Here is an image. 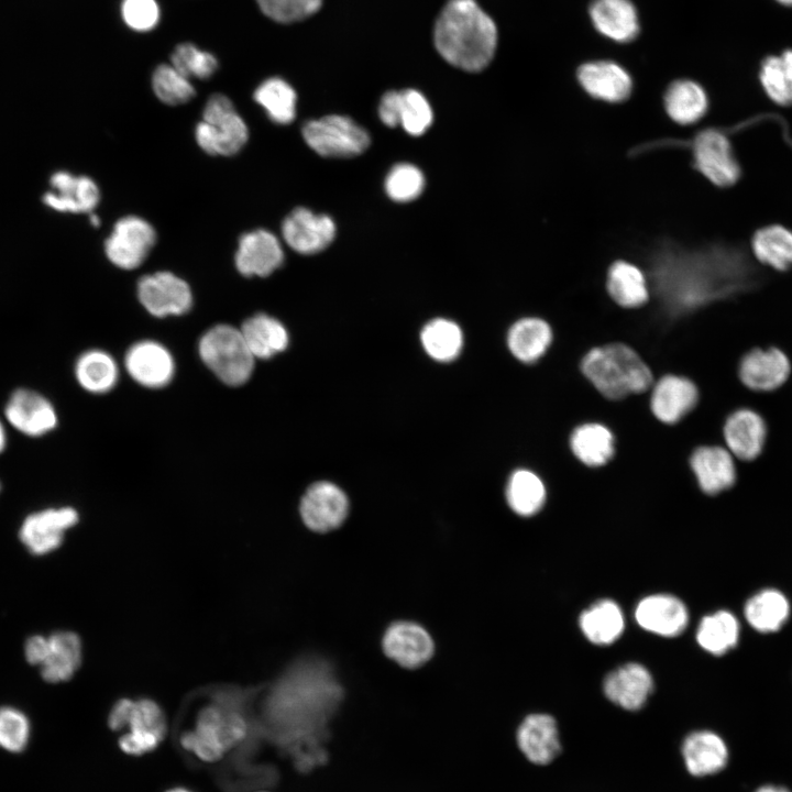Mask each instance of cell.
<instances>
[{
    "label": "cell",
    "mask_w": 792,
    "mask_h": 792,
    "mask_svg": "<svg viewBox=\"0 0 792 792\" xmlns=\"http://www.w3.org/2000/svg\"><path fill=\"white\" fill-rule=\"evenodd\" d=\"M749 257L737 248L714 246L659 262L653 277L659 316L681 318L756 285Z\"/></svg>",
    "instance_id": "6da1fadb"
},
{
    "label": "cell",
    "mask_w": 792,
    "mask_h": 792,
    "mask_svg": "<svg viewBox=\"0 0 792 792\" xmlns=\"http://www.w3.org/2000/svg\"><path fill=\"white\" fill-rule=\"evenodd\" d=\"M301 668H292L266 693L264 717L278 745L292 755L298 770L307 772L326 763L327 723L338 694L308 684Z\"/></svg>",
    "instance_id": "7a4b0ae2"
},
{
    "label": "cell",
    "mask_w": 792,
    "mask_h": 792,
    "mask_svg": "<svg viewBox=\"0 0 792 792\" xmlns=\"http://www.w3.org/2000/svg\"><path fill=\"white\" fill-rule=\"evenodd\" d=\"M433 40L448 63L463 70L480 72L495 54L497 29L475 0H449L435 24Z\"/></svg>",
    "instance_id": "3957f363"
},
{
    "label": "cell",
    "mask_w": 792,
    "mask_h": 792,
    "mask_svg": "<svg viewBox=\"0 0 792 792\" xmlns=\"http://www.w3.org/2000/svg\"><path fill=\"white\" fill-rule=\"evenodd\" d=\"M255 691L213 690L210 700L197 712L193 728L182 733V747L202 761L220 760L248 736L250 723L245 707Z\"/></svg>",
    "instance_id": "277c9868"
},
{
    "label": "cell",
    "mask_w": 792,
    "mask_h": 792,
    "mask_svg": "<svg viewBox=\"0 0 792 792\" xmlns=\"http://www.w3.org/2000/svg\"><path fill=\"white\" fill-rule=\"evenodd\" d=\"M580 369L591 385L608 400H622L646 394L653 385V374L630 345L609 342L588 350Z\"/></svg>",
    "instance_id": "5b68a950"
},
{
    "label": "cell",
    "mask_w": 792,
    "mask_h": 792,
    "mask_svg": "<svg viewBox=\"0 0 792 792\" xmlns=\"http://www.w3.org/2000/svg\"><path fill=\"white\" fill-rule=\"evenodd\" d=\"M108 725L114 732L124 730L119 747L127 755L141 756L157 748L167 732V722L160 705L150 698H121L114 703Z\"/></svg>",
    "instance_id": "8992f818"
},
{
    "label": "cell",
    "mask_w": 792,
    "mask_h": 792,
    "mask_svg": "<svg viewBox=\"0 0 792 792\" xmlns=\"http://www.w3.org/2000/svg\"><path fill=\"white\" fill-rule=\"evenodd\" d=\"M198 352L204 363L230 386L244 384L252 375L255 358L240 331L229 324H217L199 340Z\"/></svg>",
    "instance_id": "52a82bcc"
},
{
    "label": "cell",
    "mask_w": 792,
    "mask_h": 792,
    "mask_svg": "<svg viewBox=\"0 0 792 792\" xmlns=\"http://www.w3.org/2000/svg\"><path fill=\"white\" fill-rule=\"evenodd\" d=\"M195 136L206 153L230 156L244 146L249 131L231 100L224 95L215 94L205 106L202 120L195 129Z\"/></svg>",
    "instance_id": "ba28073f"
},
{
    "label": "cell",
    "mask_w": 792,
    "mask_h": 792,
    "mask_svg": "<svg viewBox=\"0 0 792 792\" xmlns=\"http://www.w3.org/2000/svg\"><path fill=\"white\" fill-rule=\"evenodd\" d=\"M306 144L324 157H353L370 145V135L351 118L324 116L307 121L301 129Z\"/></svg>",
    "instance_id": "9c48e42d"
},
{
    "label": "cell",
    "mask_w": 792,
    "mask_h": 792,
    "mask_svg": "<svg viewBox=\"0 0 792 792\" xmlns=\"http://www.w3.org/2000/svg\"><path fill=\"white\" fill-rule=\"evenodd\" d=\"M25 658L40 667L42 678L50 683L73 678L81 661V642L75 632L56 631L50 636L35 635L25 642Z\"/></svg>",
    "instance_id": "30bf717a"
},
{
    "label": "cell",
    "mask_w": 792,
    "mask_h": 792,
    "mask_svg": "<svg viewBox=\"0 0 792 792\" xmlns=\"http://www.w3.org/2000/svg\"><path fill=\"white\" fill-rule=\"evenodd\" d=\"M791 374V359L777 345L754 346L743 353L737 364L738 381L755 394L779 391L788 383Z\"/></svg>",
    "instance_id": "8fae6325"
},
{
    "label": "cell",
    "mask_w": 792,
    "mask_h": 792,
    "mask_svg": "<svg viewBox=\"0 0 792 792\" xmlns=\"http://www.w3.org/2000/svg\"><path fill=\"white\" fill-rule=\"evenodd\" d=\"M769 425L757 409L740 406L732 410L722 427L723 444L741 463L757 460L765 451Z\"/></svg>",
    "instance_id": "7c38bea8"
},
{
    "label": "cell",
    "mask_w": 792,
    "mask_h": 792,
    "mask_svg": "<svg viewBox=\"0 0 792 792\" xmlns=\"http://www.w3.org/2000/svg\"><path fill=\"white\" fill-rule=\"evenodd\" d=\"M693 158L696 169L713 185L729 187L741 175V168L729 139L716 129H707L697 134L693 144Z\"/></svg>",
    "instance_id": "4fadbf2b"
},
{
    "label": "cell",
    "mask_w": 792,
    "mask_h": 792,
    "mask_svg": "<svg viewBox=\"0 0 792 792\" xmlns=\"http://www.w3.org/2000/svg\"><path fill=\"white\" fill-rule=\"evenodd\" d=\"M155 241V230L146 220L127 216L116 222L105 242V251L116 266L133 270L143 263Z\"/></svg>",
    "instance_id": "5bb4252c"
},
{
    "label": "cell",
    "mask_w": 792,
    "mask_h": 792,
    "mask_svg": "<svg viewBox=\"0 0 792 792\" xmlns=\"http://www.w3.org/2000/svg\"><path fill=\"white\" fill-rule=\"evenodd\" d=\"M689 466L697 488L707 496L729 491L738 480L737 460L723 444H703L694 448Z\"/></svg>",
    "instance_id": "9a60e30c"
},
{
    "label": "cell",
    "mask_w": 792,
    "mask_h": 792,
    "mask_svg": "<svg viewBox=\"0 0 792 792\" xmlns=\"http://www.w3.org/2000/svg\"><path fill=\"white\" fill-rule=\"evenodd\" d=\"M698 400L697 385L683 375H661L649 391L650 410L664 425H675L683 420L695 409Z\"/></svg>",
    "instance_id": "2e32d148"
},
{
    "label": "cell",
    "mask_w": 792,
    "mask_h": 792,
    "mask_svg": "<svg viewBox=\"0 0 792 792\" xmlns=\"http://www.w3.org/2000/svg\"><path fill=\"white\" fill-rule=\"evenodd\" d=\"M138 297L155 317L186 314L193 306L189 285L170 272L144 275L138 283Z\"/></svg>",
    "instance_id": "e0dca14e"
},
{
    "label": "cell",
    "mask_w": 792,
    "mask_h": 792,
    "mask_svg": "<svg viewBox=\"0 0 792 792\" xmlns=\"http://www.w3.org/2000/svg\"><path fill=\"white\" fill-rule=\"evenodd\" d=\"M78 519L79 515L73 507L46 508L25 517L19 537L31 553L46 554L62 544L65 532L74 527Z\"/></svg>",
    "instance_id": "ac0fdd59"
},
{
    "label": "cell",
    "mask_w": 792,
    "mask_h": 792,
    "mask_svg": "<svg viewBox=\"0 0 792 792\" xmlns=\"http://www.w3.org/2000/svg\"><path fill=\"white\" fill-rule=\"evenodd\" d=\"M299 510L304 524L310 530L328 532L341 526L346 518L349 499L339 486L321 481L308 487Z\"/></svg>",
    "instance_id": "d6986e66"
},
{
    "label": "cell",
    "mask_w": 792,
    "mask_h": 792,
    "mask_svg": "<svg viewBox=\"0 0 792 792\" xmlns=\"http://www.w3.org/2000/svg\"><path fill=\"white\" fill-rule=\"evenodd\" d=\"M4 417L12 428L32 438L48 433L58 422L53 404L42 394L28 388H18L10 395Z\"/></svg>",
    "instance_id": "ffe728a7"
},
{
    "label": "cell",
    "mask_w": 792,
    "mask_h": 792,
    "mask_svg": "<svg viewBox=\"0 0 792 792\" xmlns=\"http://www.w3.org/2000/svg\"><path fill=\"white\" fill-rule=\"evenodd\" d=\"M284 241L295 252L311 255L323 251L336 237V224L327 215L298 207L282 223Z\"/></svg>",
    "instance_id": "44dd1931"
},
{
    "label": "cell",
    "mask_w": 792,
    "mask_h": 792,
    "mask_svg": "<svg viewBox=\"0 0 792 792\" xmlns=\"http://www.w3.org/2000/svg\"><path fill=\"white\" fill-rule=\"evenodd\" d=\"M124 364L130 376L148 388L166 386L175 374V362L170 352L152 340L131 345L127 351Z\"/></svg>",
    "instance_id": "7402d4cb"
},
{
    "label": "cell",
    "mask_w": 792,
    "mask_h": 792,
    "mask_svg": "<svg viewBox=\"0 0 792 792\" xmlns=\"http://www.w3.org/2000/svg\"><path fill=\"white\" fill-rule=\"evenodd\" d=\"M382 646L385 654L407 669L426 663L433 653V641L429 632L411 622H396L384 634Z\"/></svg>",
    "instance_id": "603a6c76"
},
{
    "label": "cell",
    "mask_w": 792,
    "mask_h": 792,
    "mask_svg": "<svg viewBox=\"0 0 792 792\" xmlns=\"http://www.w3.org/2000/svg\"><path fill=\"white\" fill-rule=\"evenodd\" d=\"M283 261L280 242L272 232L257 229L240 237L235 266L243 276L266 277L278 268Z\"/></svg>",
    "instance_id": "cb8c5ba5"
},
{
    "label": "cell",
    "mask_w": 792,
    "mask_h": 792,
    "mask_svg": "<svg viewBox=\"0 0 792 792\" xmlns=\"http://www.w3.org/2000/svg\"><path fill=\"white\" fill-rule=\"evenodd\" d=\"M516 741L526 759L538 766L552 762L562 750L557 722L543 713L529 714L522 719Z\"/></svg>",
    "instance_id": "d4e9b609"
},
{
    "label": "cell",
    "mask_w": 792,
    "mask_h": 792,
    "mask_svg": "<svg viewBox=\"0 0 792 792\" xmlns=\"http://www.w3.org/2000/svg\"><path fill=\"white\" fill-rule=\"evenodd\" d=\"M553 330L541 317L524 316L507 329L505 343L509 354L518 362L530 365L540 361L550 349Z\"/></svg>",
    "instance_id": "484cf974"
},
{
    "label": "cell",
    "mask_w": 792,
    "mask_h": 792,
    "mask_svg": "<svg viewBox=\"0 0 792 792\" xmlns=\"http://www.w3.org/2000/svg\"><path fill=\"white\" fill-rule=\"evenodd\" d=\"M635 618L647 631L673 637L688 626V608L678 597L669 594H654L644 597L636 606Z\"/></svg>",
    "instance_id": "4316f807"
},
{
    "label": "cell",
    "mask_w": 792,
    "mask_h": 792,
    "mask_svg": "<svg viewBox=\"0 0 792 792\" xmlns=\"http://www.w3.org/2000/svg\"><path fill=\"white\" fill-rule=\"evenodd\" d=\"M578 79L590 96L606 102L624 101L632 90V79L628 72L612 61H594L581 65Z\"/></svg>",
    "instance_id": "83f0119b"
},
{
    "label": "cell",
    "mask_w": 792,
    "mask_h": 792,
    "mask_svg": "<svg viewBox=\"0 0 792 792\" xmlns=\"http://www.w3.org/2000/svg\"><path fill=\"white\" fill-rule=\"evenodd\" d=\"M653 689L650 672L639 663L624 664L610 672L604 681L606 697L627 711H638Z\"/></svg>",
    "instance_id": "f1b7e54d"
},
{
    "label": "cell",
    "mask_w": 792,
    "mask_h": 792,
    "mask_svg": "<svg viewBox=\"0 0 792 792\" xmlns=\"http://www.w3.org/2000/svg\"><path fill=\"white\" fill-rule=\"evenodd\" d=\"M588 13L594 28L614 42H631L639 33L638 12L630 0H593Z\"/></svg>",
    "instance_id": "f546056e"
},
{
    "label": "cell",
    "mask_w": 792,
    "mask_h": 792,
    "mask_svg": "<svg viewBox=\"0 0 792 792\" xmlns=\"http://www.w3.org/2000/svg\"><path fill=\"white\" fill-rule=\"evenodd\" d=\"M53 190L44 196V202L62 212H91L99 202L97 184L87 176H74L58 172L51 178Z\"/></svg>",
    "instance_id": "4dcf8cb0"
},
{
    "label": "cell",
    "mask_w": 792,
    "mask_h": 792,
    "mask_svg": "<svg viewBox=\"0 0 792 792\" xmlns=\"http://www.w3.org/2000/svg\"><path fill=\"white\" fill-rule=\"evenodd\" d=\"M681 755L685 768L694 777L719 772L728 761V749L721 736L711 730L689 734L682 745Z\"/></svg>",
    "instance_id": "1f68e13d"
},
{
    "label": "cell",
    "mask_w": 792,
    "mask_h": 792,
    "mask_svg": "<svg viewBox=\"0 0 792 792\" xmlns=\"http://www.w3.org/2000/svg\"><path fill=\"white\" fill-rule=\"evenodd\" d=\"M605 290L609 299L623 309H639L651 300L645 273L627 261H616L609 266Z\"/></svg>",
    "instance_id": "d6a6232c"
},
{
    "label": "cell",
    "mask_w": 792,
    "mask_h": 792,
    "mask_svg": "<svg viewBox=\"0 0 792 792\" xmlns=\"http://www.w3.org/2000/svg\"><path fill=\"white\" fill-rule=\"evenodd\" d=\"M573 457L587 468H602L616 453V438L613 431L597 421L582 422L573 428L569 437Z\"/></svg>",
    "instance_id": "836d02e7"
},
{
    "label": "cell",
    "mask_w": 792,
    "mask_h": 792,
    "mask_svg": "<svg viewBox=\"0 0 792 792\" xmlns=\"http://www.w3.org/2000/svg\"><path fill=\"white\" fill-rule=\"evenodd\" d=\"M505 498L508 507L520 517H531L546 505L548 491L543 480L532 470L517 468L508 475Z\"/></svg>",
    "instance_id": "e575fe53"
},
{
    "label": "cell",
    "mask_w": 792,
    "mask_h": 792,
    "mask_svg": "<svg viewBox=\"0 0 792 792\" xmlns=\"http://www.w3.org/2000/svg\"><path fill=\"white\" fill-rule=\"evenodd\" d=\"M240 331L255 359H270L288 345V332L283 323L265 314L248 318Z\"/></svg>",
    "instance_id": "d590c367"
},
{
    "label": "cell",
    "mask_w": 792,
    "mask_h": 792,
    "mask_svg": "<svg viewBox=\"0 0 792 792\" xmlns=\"http://www.w3.org/2000/svg\"><path fill=\"white\" fill-rule=\"evenodd\" d=\"M744 615L755 630L762 634L774 632L789 618L790 603L782 592L765 588L748 598Z\"/></svg>",
    "instance_id": "8d00e7d4"
},
{
    "label": "cell",
    "mask_w": 792,
    "mask_h": 792,
    "mask_svg": "<svg viewBox=\"0 0 792 792\" xmlns=\"http://www.w3.org/2000/svg\"><path fill=\"white\" fill-rule=\"evenodd\" d=\"M708 99L704 88L696 81H673L664 95V108L669 117L680 124H692L706 113Z\"/></svg>",
    "instance_id": "74e56055"
},
{
    "label": "cell",
    "mask_w": 792,
    "mask_h": 792,
    "mask_svg": "<svg viewBox=\"0 0 792 792\" xmlns=\"http://www.w3.org/2000/svg\"><path fill=\"white\" fill-rule=\"evenodd\" d=\"M580 628L591 642L609 645L624 631L623 612L614 601L602 600L582 613Z\"/></svg>",
    "instance_id": "f35d334b"
},
{
    "label": "cell",
    "mask_w": 792,
    "mask_h": 792,
    "mask_svg": "<svg viewBox=\"0 0 792 792\" xmlns=\"http://www.w3.org/2000/svg\"><path fill=\"white\" fill-rule=\"evenodd\" d=\"M755 257L771 267L784 272L792 267V231L780 224L757 230L751 239Z\"/></svg>",
    "instance_id": "ab89813d"
},
{
    "label": "cell",
    "mask_w": 792,
    "mask_h": 792,
    "mask_svg": "<svg viewBox=\"0 0 792 792\" xmlns=\"http://www.w3.org/2000/svg\"><path fill=\"white\" fill-rule=\"evenodd\" d=\"M78 384L91 394H105L112 389L119 377L114 359L101 350H88L75 363Z\"/></svg>",
    "instance_id": "60d3db41"
},
{
    "label": "cell",
    "mask_w": 792,
    "mask_h": 792,
    "mask_svg": "<svg viewBox=\"0 0 792 792\" xmlns=\"http://www.w3.org/2000/svg\"><path fill=\"white\" fill-rule=\"evenodd\" d=\"M737 618L728 610H718L702 618L696 630L697 644L707 652L721 656L733 649L739 639Z\"/></svg>",
    "instance_id": "b9f144b4"
},
{
    "label": "cell",
    "mask_w": 792,
    "mask_h": 792,
    "mask_svg": "<svg viewBox=\"0 0 792 792\" xmlns=\"http://www.w3.org/2000/svg\"><path fill=\"white\" fill-rule=\"evenodd\" d=\"M759 80L774 103L792 106V50L766 57L760 66Z\"/></svg>",
    "instance_id": "7bdbcfd3"
},
{
    "label": "cell",
    "mask_w": 792,
    "mask_h": 792,
    "mask_svg": "<svg viewBox=\"0 0 792 792\" xmlns=\"http://www.w3.org/2000/svg\"><path fill=\"white\" fill-rule=\"evenodd\" d=\"M254 100L277 124H288L296 117V91L283 78L272 77L264 80L254 91Z\"/></svg>",
    "instance_id": "ee69618b"
},
{
    "label": "cell",
    "mask_w": 792,
    "mask_h": 792,
    "mask_svg": "<svg viewBox=\"0 0 792 792\" xmlns=\"http://www.w3.org/2000/svg\"><path fill=\"white\" fill-rule=\"evenodd\" d=\"M462 342V332L459 326L448 319H435L427 323L421 331L424 349L437 361L454 360L461 351Z\"/></svg>",
    "instance_id": "f6af8a7d"
},
{
    "label": "cell",
    "mask_w": 792,
    "mask_h": 792,
    "mask_svg": "<svg viewBox=\"0 0 792 792\" xmlns=\"http://www.w3.org/2000/svg\"><path fill=\"white\" fill-rule=\"evenodd\" d=\"M32 726L28 715L14 706H0V749L12 755L24 752Z\"/></svg>",
    "instance_id": "bcb514c9"
},
{
    "label": "cell",
    "mask_w": 792,
    "mask_h": 792,
    "mask_svg": "<svg viewBox=\"0 0 792 792\" xmlns=\"http://www.w3.org/2000/svg\"><path fill=\"white\" fill-rule=\"evenodd\" d=\"M152 86L156 97L169 106H178L195 96L189 78L179 73L172 64H162L153 73Z\"/></svg>",
    "instance_id": "7dc6e473"
},
{
    "label": "cell",
    "mask_w": 792,
    "mask_h": 792,
    "mask_svg": "<svg viewBox=\"0 0 792 792\" xmlns=\"http://www.w3.org/2000/svg\"><path fill=\"white\" fill-rule=\"evenodd\" d=\"M399 125L410 135L424 134L432 124L433 113L426 97L415 89L399 91Z\"/></svg>",
    "instance_id": "c3c4849f"
},
{
    "label": "cell",
    "mask_w": 792,
    "mask_h": 792,
    "mask_svg": "<svg viewBox=\"0 0 792 792\" xmlns=\"http://www.w3.org/2000/svg\"><path fill=\"white\" fill-rule=\"evenodd\" d=\"M425 188V176L415 165L400 163L395 165L386 176L385 190L387 196L397 202H409L421 195Z\"/></svg>",
    "instance_id": "681fc988"
},
{
    "label": "cell",
    "mask_w": 792,
    "mask_h": 792,
    "mask_svg": "<svg viewBox=\"0 0 792 792\" xmlns=\"http://www.w3.org/2000/svg\"><path fill=\"white\" fill-rule=\"evenodd\" d=\"M172 65L187 78L208 79L218 68L217 58L191 43L176 46L170 57Z\"/></svg>",
    "instance_id": "f907efd6"
},
{
    "label": "cell",
    "mask_w": 792,
    "mask_h": 792,
    "mask_svg": "<svg viewBox=\"0 0 792 792\" xmlns=\"http://www.w3.org/2000/svg\"><path fill=\"white\" fill-rule=\"evenodd\" d=\"M261 11L280 23H292L317 12L322 0H256Z\"/></svg>",
    "instance_id": "816d5d0a"
},
{
    "label": "cell",
    "mask_w": 792,
    "mask_h": 792,
    "mask_svg": "<svg viewBox=\"0 0 792 792\" xmlns=\"http://www.w3.org/2000/svg\"><path fill=\"white\" fill-rule=\"evenodd\" d=\"M122 18L135 31H148L160 20V8L155 0H123Z\"/></svg>",
    "instance_id": "f5cc1de1"
},
{
    "label": "cell",
    "mask_w": 792,
    "mask_h": 792,
    "mask_svg": "<svg viewBox=\"0 0 792 792\" xmlns=\"http://www.w3.org/2000/svg\"><path fill=\"white\" fill-rule=\"evenodd\" d=\"M399 91L386 92L380 102L378 114L381 121L391 128L399 125Z\"/></svg>",
    "instance_id": "db71d44e"
},
{
    "label": "cell",
    "mask_w": 792,
    "mask_h": 792,
    "mask_svg": "<svg viewBox=\"0 0 792 792\" xmlns=\"http://www.w3.org/2000/svg\"><path fill=\"white\" fill-rule=\"evenodd\" d=\"M7 431L6 428L0 420V453L6 449L7 447Z\"/></svg>",
    "instance_id": "11a10c76"
},
{
    "label": "cell",
    "mask_w": 792,
    "mask_h": 792,
    "mask_svg": "<svg viewBox=\"0 0 792 792\" xmlns=\"http://www.w3.org/2000/svg\"><path fill=\"white\" fill-rule=\"evenodd\" d=\"M756 792H789L787 789L774 785H765L758 789Z\"/></svg>",
    "instance_id": "9f6ffc18"
},
{
    "label": "cell",
    "mask_w": 792,
    "mask_h": 792,
    "mask_svg": "<svg viewBox=\"0 0 792 792\" xmlns=\"http://www.w3.org/2000/svg\"><path fill=\"white\" fill-rule=\"evenodd\" d=\"M90 222L92 223V226L98 227L100 224V219L97 215L92 213L90 215Z\"/></svg>",
    "instance_id": "6f0895ef"
},
{
    "label": "cell",
    "mask_w": 792,
    "mask_h": 792,
    "mask_svg": "<svg viewBox=\"0 0 792 792\" xmlns=\"http://www.w3.org/2000/svg\"><path fill=\"white\" fill-rule=\"evenodd\" d=\"M166 792H190V791L187 790V789H185V788H174V789H170V790H168V791H166Z\"/></svg>",
    "instance_id": "680465c9"
},
{
    "label": "cell",
    "mask_w": 792,
    "mask_h": 792,
    "mask_svg": "<svg viewBox=\"0 0 792 792\" xmlns=\"http://www.w3.org/2000/svg\"><path fill=\"white\" fill-rule=\"evenodd\" d=\"M779 3L788 7H792V0H777Z\"/></svg>",
    "instance_id": "91938a15"
},
{
    "label": "cell",
    "mask_w": 792,
    "mask_h": 792,
    "mask_svg": "<svg viewBox=\"0 0 792 792\" xmlns=\"http://www.w3.org/2000/svg\"><path fill=\"white\" fill-rule=\"evenodd\" d=\"M0 490H1V484H0Z\"/></svg>",
    "instance_id": "94428289"
},
{
    "label": "cell",
    "mask_w": 792,
    "mask_h": 792,
    "mask_svg": "<svg viewBox=\"0 0 792 792\" xmlns=\"http://www.w3.org/2000/svg\"><path fill=\"white\" fill-rule=\"evenodd\" d=\"M261 792H265V791H261Z\"/></svg>",
    "instance_id": "6125c7cd"
}]
</instances>
